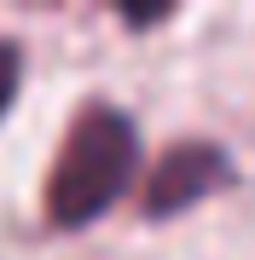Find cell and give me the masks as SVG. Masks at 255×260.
<instances>
[{"label":"cell","mask_w":255,"mask_h":260,"mask_svg":"<svg viewBox=\"0 0 255 260\" xmlns=\"http://www.w3.org/2000/svg\"><path fill=\"white\" fill-rule=\"evenodd\" d=\"M133 168H139V133L116 104H81L64 127L58 162L47 174V220L58 232H76V225L110 214V203L133 185Z\"/></svg>","instance_id":"obj_1"},{"label":"cell","mask_w":255,"mask_h":260,"mask_svg":"<svg viewBox=\"0 0 255 260\" xmlns=\"http://www.w3.org/2000/svg\"><path fill=\"white\" fill-rule=\"evenodd\" d=\"M232 185V156L209 139H180L174 150H162L157 168L139 185V208L145 220H174V214L209 203L215 191Z\"/></svg>","instance_id":"obj_2"},{"label":"cell","mask_w":255,"mask_h":260,"mask_svg":"<svg viewBox=\"0 0 255 260\" xmlns=\"http://www.w3.org/2000/svg\"><path fill=\"white\" fill-rule=\"evenodd\" d=\"M18 81H23V58L12 41H0V116L12 110V99H18Z\"/></svg>","instance_id":"obj_3"}]
</instances>
